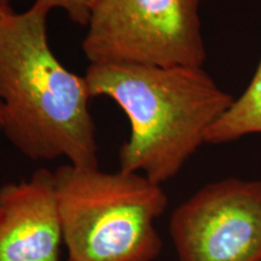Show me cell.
<instances>
[{
	"label": "cell",
	"instance_id": "10",
	"mask_svg": "<svg viewBox=\"0 0 261 261\" xmlns=\"http://www.w3.org/2000/svg\"><path fill=\"white\" fill-rule=\"evenodd\" d=\"M10 2H11V0H0V3H2V4L8 5V6H10Z\"/></svg>",
	"mask_w": 261,
	"mask_h": 261
},
{
	"label": "cell",
	"instance_id": "6",
	"mask_svg": "<svg viewBox=\"0 0 261 261\" xmlns=\"http://www.w3.org/2000/svg\"><path fill=\"white\" fill-rule=\"evenodd\" d=\"M62 244L54 172L0 188V261H58Z\"/></svg>",
	"mask_w": 261,
	"mask_h": 261
},
{
	"label": "cell",
	"instance_id": "8",
	"mask_svg": "<svg viewBox=\"0 0 261 261\" xmlns=\"http://www.w3.org/2000/svg\"><path fill=\"white\" fill-rule=\"evenodd\" d=\"M100 0H34L48 11L52 9H61L67 12L68 17L79 25L89 24L93 10Z\"/></svg>",
	"mask_w": 261,
	"mask_h": 261
},
{
	"label": "cell",
	"instance_id": "1",
	"mask_svg": "<svg viewBox=\"0 0 261 261\" xmlns=\"http://www.w3.org/2000/svg\"><path fill=\"white\" fill-rule=\"evenodd\" d=\"M48 12L34 3L24 12L0 15V130L33 161L65 158L98 167L89 85L52 52Z\"/></svg>",
	"mask_w": 261,
	"mask_h": 261
},
{
	"label": "cell",
	"instance_id": "7",
	"mask_svg": "<svg viewBox=\"0 0 261 261\" xmlns=\"http://www.w3.org/2000/svg\"><path fill=\"white\" fill-rule=\"evenodd\" d=\"M254 133H261V58L246 91L213 123L205 143L225 144Z\"/></svg>",
	"mask_w": 261,
	"mask_h": 261
},
{
	"label": "cell",
	"instance_id": "3",
	"mask_svg": "<svg viewBox=\"0 0 261 261\" xmlns=\"http://www.w3.org/2000/svg\"><path fill=\"white\" fill-rule=\"evenodd\" d=\"M68 261H154L155 221L167 208L161 185L139 173L65 163L54 172Z\"/></svg>",
	"mask_w": 261,
	"mask_h": 261
},
{
	"label": "cell",
	"instance_id": "2",
	"mask_svg": "<svg viewBox=\"0 0 261 261\" xmlns=\"http://www.w3.org/2000/svg\"><path fill=\"white\" fill-rule=\"evenodd\" d=\"M85 77L91 97L110 98L128 117L120 171L159 185L178 174L234 100L203 68L90 64Z\"/></svg>",
	"mask_w": 261,
	"mask_h": 261
},
{
	"label": "cell",
	"instance_id": "5",
	"mask_svg": "<svg viewBox=\"0 0 261 261\" xmlns=\"http://www.w3.org/2000/svg\"><path fill=\"white\" fill-rule=\"evenodd\" d=\"M178 261H261V180L204 185L173 211Z\"/></svg>",
	"mask_w": 261,
	"mask_h": 261
},
{
	"label": "cell",
	"instance_id": "9",
	"mask_svg": "<svg viewBox=\"0 0 261 261\" xmlns=\"http://www.w3.org/2000/svg\"><path fill=\"white\" fill-rule=\"evenodd\" d=\"M10 9H11L10 6L4 5V4H2V3H0V15H2L3 12L8 11V10H10ZM0 120H2V103H0Z\"/></svg>",
	"mask_w": 261,
	"mask_h": 261
},
{
	"label": "cell",
	"instance_id": "4",
	"mask_svg": "<svg viewBox=\"0 0 261 261\" xmlns=\"http://www.w3.org/2000/svg\"><path fill=\"white\" fill-rule=\"evenodd\" d=\"M201 0H100L83 40L90 64L203 68Z\"/></svg>",
	"mask_w": 261,
	"mask_h": 261
}]
</instances>
